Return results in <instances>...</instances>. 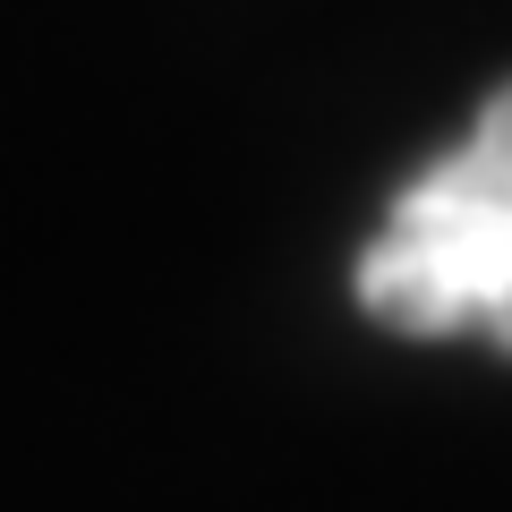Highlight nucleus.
I'll use <instances>...</instances> for the list:
<instances>
[{
    "mask_svg": "<svg viewBox=\"0 0 512 512\" xmlns=\"http://www.w3.org/2000/svg\"><path fill=\"white\" fill-rule=\"evenodd\" d=\"M359 308L410 342L478 333L512 350V86L384 205V231L359 248Z\"/></svg>",
    "mask_w": 512,
    "mask_h": 512,
    "instance_id": "obj_1",
    "label": "nucleus"
}]
</instances>
